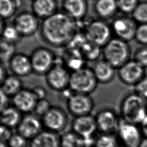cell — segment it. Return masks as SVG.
Wrapping results in <instances>:
<instances>
[{
	"mask_svg": "<svg viewBox=\"0 0 147 147\" xmlns=\"http://www.w3.org/2000/svg\"><path fill=\"white\" fill-rule=\"evenodd\" d=\"M9 96L0 87V113L9 106Z\"/></svg>",
	"mask_w": 147,
	"mask_h": 147,
	"instance_id": "cell-42",
	"label": "cell"
},
{
	"mask_svg": "<svg viewBox=\"0 0 147 147\" xmlns=\"http://www.w3.org/2000/svg\"><path fill=\"white\" fill-rule=\"evenodd\" d=\"M133 60L144 68H147V45H142L135 51Z\"/></svg>",
	"mask_w": 147,
	"mask_h": 147,
	"instance_id": "cell-37",
	"label": "cell"
},
{
	"mask_svg": "<svg viewBox=\"0 0 147 147\" xmlns=\"http://www.w3.org/2000/svg\"><path fill=\"white\" fill-rule=\"evenodd\" d=\"M16 45L0 38V63H7L15 53Z\"/></svg>",
	"mask_w": 147,
	"mask_h": 147,
	"instance_id": "cell-32",
	"label": "cell"
},
{
	"mask_svg": "<svg viewBox=\"0 0 147 147\" xmlns=\"http://www.w3.org/2000/svg\"><path fill=\"white\" fill-rule=\"evenodd\" d=\"M122 120L140 125L147 115V100L134 91L125 95L119 105Z\"/></svg>",
	"mask_w": 147,
	"mask_h": 147,
	"instance_id": "cell-2",
	"label": "cell"
},
{
	"mask_svg": "<svg viewBox=\"0 0 147 147\" xmlns=\"http://www.w3.org/2000/svg\"><path fill=\"white\" fill-rule=\"evenodd\" d=\"M117 147H127V146H125V145H123L121 144H119Z\"/></svg>",
	"mask_w": 147,
	"mask_h": 147,
	"instance_id": "cell-48",
	"label": "cell"
},
{
	"mask_svg": "<svg viewBox=\"0 0 147 147\" xmlns=\"http://www.w3.org/2000/svg\"><path fill=\"white\" fill-rule=\"evenodd\" d=\"M134 39L142 45H147V24L137 26Z\"/></svg>",
	"mask_w": 147,
	"mask_h": 147,
	"instance_id": "cell-38",
	"label": "cell"
},
{
	"mask_svg": "<svg viewBox=\"0 0 147 147\" xmlns=\"http://www.w3.org/2000/svg\"><path fill=\"white\" fill-rule=\"evenodd\" d=\"M80 30L79 24L62 11L41 20L39 28L41 39L47 45L56 48H65Z\"/></svg>",
	"mask_w": 147,
	"mask_h": 147,
	"instance_id": "cell-1",
	"label": "cell"
},
{
	"mask_svg": "<svg viewBox=\"0 0 147 147\" xmlns=\"http://www.w3.org/2000/svg\"><path fill=\"white\" fill-rule=\"evenodd\" d=\"M7 71L3 63H0V87L7 76Z\"/></svg>",
	"mask_w": 147,
	"mask_h": 147,
	"instance_id": "cell-43",
	"label": "cell"
},
{
	"mask_svg": "<svg viewBox=\"0 0 147 147\" xmlns=\"http://www.w3.org/2000/svg\"><path fill=\"white\" fill-rule=\"evenodd\" d=\"M71 130L85 140L89 145H94V134L98 131L95 118L91 114L74 117L71 122Z\"/></svg>",
	"mask_w": 147,
	"mask_h": 147,
	"instance_id": "cell-9",
	"label": "cell"
},
{
	"mask_svg": "<svg viewBox=\"0 0 147 147\" xmlns=\"http://www.w3.org/2000/svg\"><path fill=\"white\" fill-rule=\"evenodd\" d=\"M93 7L96 14L102 20L111 18L118 10L117 0H95Z\"/></svg>",
	"mask_w": 147,
	"mask_h": 147,
	"instance_id": "cell-24",
	"label": "cell"
},
{
	"mask_svg": "<svg viewBox=\"0 0 147 147\" xmlns=\"http://www.w3.org/2000/svg\"><path fill=\"white\" fill-rule=\"evenodd\" d=\"M52 106L51 102L47 98L38 100L33 113L41 118L49 110Z\"/></svg>",
	"mask_w": 147,
	"mask_h": 147,
	"instance_id": "cell-35",
	"label": "cell"
},
{
	"mask_svg": "<svg viewBox=\"0 0 147 147\" xmlns=\"http://www.w3.org/2000/svg\"><path fill=\"white\" fill-rule=\"evenodd\" d=\"M92 69L99 83L108 84L115 76L116 68L103 59L96 61Z\"/></svg>",
	"mask_w": 147,
	"mask_h": 147,
	"instance_id": "cell-21",
	"label": "cell"
},
{
	"mask_svg": "<svg viewBox=\"0 0 147 147\" xmlns=\"http://www.w3.org/2000/svg\"><path fill=\"white\" fill-rule=\"evenodd\" d=\"M83 24H79L80 29L89 42L103 48L112 38L110 25L104 20L94 19Z\"/></svg>",
	"mask_w": 147,
	"mask_h": 147,
	"instance_id": "cell-4",
	"label": "cell"
},
{
	"mask_svg": "<svg viewBox=\"0 0 147 147\" xmlns=\"http://www.w3.org/2000/svg\"><path fill=\"white\" fill-rule=\"evenodd\" d=\"M116 135L120 144L127 147H138L144 137L139 125L122 119Z\"/></svg>",
	"mask_w": 147,
	"mask_h": 147,
	"instance_id": "cell-13",
	"label": "cell"
},
{
	"mask_svg": "<svg viewBox=\"0 0 147 147\" xmlns=\"http://www.w3.org/2000/svg\"><path fill=\"white\" fill-rule=\"evenodd\" d=\"M37 100L31 88H23L11 97L13 106L24 114L33 113Z\"/></svg>",
	"mask_w": 147,
	"mask_h": 147,
	"instance_id": "cell-17",
	"label": "cell"
},
{
	"mask_svg": "<svg viewBox=\"0 0 147 147\" xmlns=\"http://www.w3.org/2000/svg\"><path fill=\"white\" fill-rule=\"evenodd\" d=\"M68 111L74 117L91 114L94 102L90 95L73 92L66 100Z\"/></svg>",
	"mask_w": 147,
	"mask_h": 147,
	"instance_id": "cell-12",
	"label": "cell"
},
{
	"mask_svg": "<svg viewBox=\"0 0 147 147\" xmlns=\"http://www.w3.org/2000/svg\"><path fill=\"white\" fill-rule=\"evenodd\" d=\"M22 4V0H0V17L5 21L14 17Z\"/></svg>",
	"mask_w": 147,
	"mask_h": 147,
	"instance_id": "cell-26",
	"label": "cell"
},
{
	"mask_svg": "<svg viewBox=\"0 0 147 147\" xmlns=\"http://www.w3.org/2000/svg\"><path fill=\"white\" fill-rule=\"evenodd\" d=\"M94 117L99 133L116 134L121 118L114 109L108 107L100 109Z\"/></svg>",
	"mask_w": 147,
	"mask_h": 147,
	"instance_id": "cell-10",
	"label": "cell"
},
{
	"mask_svg": "<svg viewBox=\"0 0 147 147\" xmlns=\"http://www.w3.org/2000/svg\"><path fill=\"white\" fill-rule=\"evenodd\" d=\"M88 10L87 0H62L61 11L76 22L86 18Z\"/></svg>",
	"mask_w": 147,
	"mask_h": 147,
	"instance_id": "cell-18",
	"label": "cell"
},
{
	"mask_svg": "<svg viewBox=\"0 0 147 147\" xmlns=\"http://www.w3.org/2000/svg\"><path fill=\"white\" fill-rule=\"evenodd\" d=\"M1 87L10 97L13 96L24 88L21 78L13 74L7 76Z\"/></svg>",
	"mask_w": 147,
	"mask_h": 147,
	"instance_id": "cell-27",
	"label": "cell"
},
{
	"mask_svg": "<svg viewBox=\"0 0 147 147\" xmlns=\"http://www.w3.org/2000/svg\"><path fill=\"white\" fill-rule=\"evenodd\" d=\"M103 59L118 69L130 60L131 49L128 44L117 37L112 38L102 48Z\"/></svg>",
	"mask_w": 147,
	"mask_h": 147,
	"instance_id": "cell-3",
	"label": "cell"
},
{
	"mask_svg": "<svg viewBox=\"0 0 147 147\" xmlns=\"http://www.w3.org/2000/svg\"><path fill=\"white\" fill-rule=\"evenodd\" d=\"M134 91L147 100V76L143 78L134 86Z\"/></svg>",
	"mask_w": 147,
	"mask_h": 147,
	"instance_id": "cell-39",
	"label": "cell"
},
{
	"mask_svg": "<svg viewBox=\"0 0 147 147\" xmlns=\"http://www.w3.org/2000/svg\"><path fill=\"white\" fill-rule=\"evenodd\" d=\"M11 129L0 124V141L7 142L13 134Z\"/></svg>",
	"mask_w": 147,
	"mask_h": 147,
	"instance_id": "cell-40",
	"label": "cell"
},
{
	"mask_svg": "<svg viewBox=\"0 0 147 147\" xmlns=\"http://www.w3.org/2000/svg\"><path fill=\"white\" fill-rule=\"evenodd\" d=\"M1 38L10 43L16 45L21 41L22 37L11 22L6 24Z\"/></svg>",
	"mask_w": 147,
	"mask_h": 147,
	"instance_id": "cell-31",
	"label": "cell"
},
{
	"mask_svg": "<svg viewBox=\"0 0 147 147\" xmlns=\"http://www.w3.org/2000/svg\"><path fill=\"white\" fill-rule=\"evenodd\" d=\"M80 51L86 61L95 62L102 55V48L88 41L82 45Z\"/></svg>",
	"mask_w": 147,
	"mask_h": 147,
	"instance_id": "cell-29",
	"label": "cell"
},
{
	"mask_svg": "<svg viewBox=\"0 0 147 147\" xmlns=\"http://www.w3.org/2000/svg\"><path fill=\"white\" fill-rule=\"evenodd\" d=\"M131 14L137 23L147 24V1L140 2Z\"/></svg>",
	"mask_w": 147,
	"mask_h": 147,
	"instance_id": "cell-33",
	"label": "cell"
},
{
	"mask_svg": "<svg viewBox=\"0 0 147 147\" xmlns=\"http://www.w3.org/2000/svg\"><path fill=\"white\" fill-rule=\"evenodd\" d=\"M16 129L18 133L30 141L40 133L44 127L40 117L29 113L22 116Z\"/></svg>",
	"mask_w": 147,
	"mask_h": 147,
	"instance_id": "cell-16",
	"label": "cell"
},
{
	"mask_svg": "<svg viewBox=\"0 0 147 147\" xmlns=\"http://www.w3.org/2000/svg\"><path fill=\"white\" fill-rule=\"evenodd\" d=\"M138 147H147V137H144Z\"/></svg>",
	"mask_w": 147,
	"mask_h": 147,
	"instance_id": "cell-46",
	"label": "cell"
},
{
	"mask_svg": "<svg viewBox=\"0 0 147 147\" xmlns=\"http://www.w3.org/2000/svg\"><path fill=\"white\" fill-rule=\"evenodd\" d=\"M144 137H147V115L139 125Z\"/></svg>",
	"mask_w": 147,
	"mask_h": 147,
	"instance_id": "cell-44",
	"label": "cell"
},
{
	"mask_svg": "<svg viewBox=\"0 0 147 147\" xmlns=\"http://www.w3.org/2000/svg\"><path fill=\"white\" fill-rule=\"evenodd\" d=\"M32 92L34 94L37 100L47 98V90L42 86L37 85L31 88Z\"/></svg>",
	"mask_w": 147,
	"mask_h": 147,
	"instance_id": "cell-41",
	"label": "cell"
},
{
	"mask_svg": "<svg viewBox=\"0 0 147 147\" xmlns=\"http://www.w3.org/2000/svg\"><path fill=\"white\" fill-rule=\"evenodd\" d=\"M11 23L22 38L34 35L39 30L40 25V19L32 11L27 10L17 13Z\"/></svg>",
	"mask_w": 147,
	"mask_h": 147,
	"instance_id": "cell-8",
	"label": "cell"
},
{
	"mask_svg": "<svg viewBox=\"0 0 147 147\" xmlns=\"http://www.w3.org/2000/svg\"><path fill=\"white\" fill-rule=\"evenodd\" d=\"M84 139L72 130L60 136V147H88Z\"/></svg>",
	"mask_w": 147,
	"mask_h": 147,
	"instance_id": "cell-28",
	"label": "cell"
},
{
	"mask_svg": "<svg viewBox=\"0 0 147 147\" xmlns=\"http://www.w3.org/2000/svg\"><path fill=\"white\" fill-rule=\"evenodd\" d=\"M119 141L115 133H101L94 140V147H117Z\"/></svg>",
	"mask_w": 147,
	"mask_h": 147,
	"instance_id": "cell-30",
	"label": "cell"
},
{
	"mask_svg": "<svg viewBox=\"0 0 147 147\" xmlns=\"http://www.w3.org/2000/svg\"><path fill=\"white\" fill-rule=\"evenodd\" d=\"M27 1H30V2H33V1H34V0H27Z\"/></svg>",
	"mask_w": 147,
	"mask_h": 147,
	"instance_id": "cell-49",
	"label": "cell"
},
{
	"mask_svg": "<svg viewBox=\"0 0 147 147\" xmlns=\"http://www.w3.org/2000/svg\"><path fill=\"white\" fill-rule=\"evenodd\" d=\"M61 58L63 64L71 72L86 66V61L78 49L65 48Z\"/></svg>",
	"mask_w": 147,
	"mask_h": 147,
	"instance_id": "cell-20",
	"label": "cell"
},
{
	"mask_svg": "<svg viewBox=\"0 0 147 147\" xmlns=\"http://www.w3.org/2000/svg\"><path fill=\"white\" fill-rule=\"evenodd\" d=\"M117 69L119 80L127 86H134L146 76V69L133 59L130 60Z\"/></svg>",
	"mask_w": 147,
	"mask_h": 147,
	"instance_id": "cell-15",
	"label": "cell"
},
{
	"mask_svg": "<svg viewBox=\"0 0 147 147\" xmlns=\"http://www.w3.org/2000/svg\"><path fill=\"white\" fill-rule=\"evenodd\" d=\"M28 140L17 132L13 133L6 142L9 147H27L29 146Z\"/></svg>",
	"mask_w": 147,
	"mask_h": 147,
	"instance_id": "cell-36",
	"label": "cell"
},
{
	"mask_svg": "<svg viewBox=\"0 0 147 147\" xmlns=\"http://www.w3.org/2000/svg\"><path fill=\"white\" fill-rule=\"evenodd\" d=\"M22 113L13 106H9L0 113V122L10 128H17L21 118Z\"/></svg>",
	"mask_w": 147,
	"mask_h": 147,
	"instance_id": "cell-25",
	"label": "cell"
},
{
	"mask_svg": "<svg viewBox=\"0 0 147 147\" xmlns=\"http://www.w3.org/2000/svg\"><path fill=\"white\" fill-rule=\"evenodd\" d=\"M98 84L92 68L85 66L71 72L69 88L74 93L91 95Z\"/></svg>",
	"mask_w": 147,
	"mask_h": 147,
	"instance_id": "cell-5",
	"label": "cell"
},
{
	"mask_svg": "<svg viewBox=\"0 0 147 147\" xmlns=\"http://www.w3.org/2000/svg\"><path fill=\"white\" fill-rule=\"evenodd\" d=\"M6 23L5 22V20H3L2 18H1L0 17V38L2 36V32H3V30L4 29V28L6 25Z\"/></svg>",
	"mask_w": 147,
	"mask_h": 147,
	"instance_id": "cell-45",
	"label": "cell"
},
{
	"mask_svg": "<svg viewBox=\"0 0 147 147\" xmlns=\"http://www.w3.org/2000/svg\"><path fill=\"white\" fill-rule=\"evenodd\" d=\"M0 147H9L7 143L0 141Z\"/></svg>",
	"mask_w": 147,
	"mask_h": 147,
	"instance_id": "cell-47",
	"label": "cell"
},
{
	"mask_svg": "<svg viewBox=\"0 0 147 147\" xmlns=\"http://www.w3.org/2000/svg\"><path fill=\"white\" fill-rule=\"evenodd\" d=\"M110 25L115 37L126 42H129L135 38L138 25L133 18L127 16H118L113 20Z\"/></svg>",
	"mask_w": 147,
	"mask_h": 147,
	"instance_id": "cell-14",
	"label": "cell"
},
{
	"mask_svg": "<svg viewBox=\"0 0 147 147\" xmlns=\"http://www.w3.org/2000/svg\"><path fill=\"white\" fill-rule=\"evenodd\" d=\"M31 11L41 20L58 11L57 0H34L31 3Z\"/></svg>",
	"mask_w": 147,
	"mask_h": 147,
	"instance_id": "cell-22",
	"label": "cell"
},
{
	"mask_svg": "<svg viewBox=\"0 0 147 147\" xmlns=\"http://www.w3.org/2000/svg\"><path fill=\"white\" fill-rule=\"evenodd\" d=\"M33 73L45 75L55 64L57 57L50 48L40 46L34 48L30 55Z\"/></svg>",
	"mask_w": 147,
	"mask_h": 147,
	"instance_id": "cell-6",
	"label": "cell"
},
{
	"mask_svg": "<svg viewBox=\"0 0 147 147\" xmlns=\"http://www.w3.org/2000/svg\"><path fill=\"white\" fill-rule=\"evenodd\" d=\"M7 63L12 74L18 77H25L33 73L30 56L25 53H15Z\"/></svg>",
	"mask_w": 147,
	"mask_h": 147,
	"instance_id": "cell-19",
	"label": "cell"
},
{
	"mask_svg": "<svg viewBox=\"0 0 147 147\" xmlns=\"http://www.w3.org/2000/svg\"><path fill=\"white\" fill-rule=\"evenodd\" d=\"M48 86L52 90L61 92L69 88L71 72L57 59L55 64L44 75Z\"/></svg>",
	"mask_w": 147,
	"mask_h": 147,
	"instance_id": "cell-7",
	"label": "cell"
},
{
	"mask_svg": "<svg viewBox=\"0 0 147 147\" xmlns=\"http://www.w3.org/2000/svg\"><path fill=\"white\" fill-rule=\"evenodd\" d=\"M29 147H60V136L47 130H43L30 140Z\"/></svg>",
	"mask_w": 147,
	"mask_h": 147,
	"instance_id": "cell-23",
	"label": "cell"
},
{
	"mask_svg": "<svg viewBox=\"0 0 147 147\" xmlns=\"http://www.w3.org/2000/svg\"><path fill=\"white\" fill-rule=\"evenodd\" d=\"M118 9L124 14H132L138 3L139 0H117Z\"/></svg>",
	"mask_w": 147,
	"mask_h": 147,
	"instance_id": "cell-34",
	"label": "cell"
},
{
	"mask_svg": "<svg viewBox=\"0 0 147 147\" xmlns=\"http://www.w3.org/2000/svg\"><path fill=\"white\" fill-rule=\"evenodd\" d=\"M44 130L59 134L67 127L68 118L65 110L59 106H52L41 117Z\"/></svg>",
	"mask_w": 147,
	"mask_h": 147,
	"instance_id": "cell-11",
	"label": "cell"
}]
</instances>
